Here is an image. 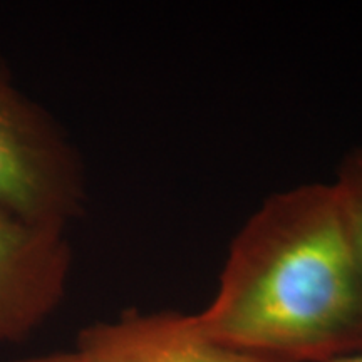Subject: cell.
Instances as JSON below:
<instances>
[{"label": "cell", "mask_w": 362, "mask_h": 362, "mask_svg": "<svg viewBox=\"0 0 362 362\" xmlns=\"http://www.w3.org/2000/svg\"><path fill=\"white\" fill-rule=\"evenodd\" d=\"M84 200L78 149L0 61V210L67 228Z\"/></svg>", "instance_id": "obj_2"}, {"label": "cell", "mask_w": 362, "mask_h": 362, "mask_svg": "<svg viewBox=\"0 0 362 362\" xmlns=\"http://www.w3.org/2000/svg\"><path fill=\"white\" fill-rule=\"evenodd\" d=\"M194 320L232 349L277 362L362 351V270L330 181L270 194L235 235Z\"/></svg>", "instance_id": "obj_1"}, {"label": "cell", "mask_w": 362, "mask_h": 362, "mask_svg": "<svg viewBox=\"0 0 362 362\" xmlns=\"http://www.w3.org/2000/svg\"><path fill=\"white\" fill-rule=\"evenodd\" d=\"M72 269L67 228L0 210V342H21L54 314Z\"/></svg>", "instance_id": "obj_3"}, {"label": "cell", "mask_w": 362, "mask_h": 362, "mask_svg": "<svg viewBox=\"0 0 362 362\" xmlns=\"http://www.w3.org/2000/svg\"><path fill=\"white\" fill-rule=\"evenodd\" d=\"M330 362H362V351H357V352H352V354L337 357V359H334Z\"/></svg>", "instance_id": "obj_7"}, {"label": "cell", "mask_w": 362, "mask_h": 362, "mask_svg": "<svg viewBox=\"0 0 362 362\" xmlns=\"http://www.w3.org/2000/svg\"><path fill=\"white\" fill-rule=\"evenodd\" d=\"M362 270V144L344 156L332 181Z\"/></svg>", "instance_id": "obj_5"}, {"label": "cell", "mask_w": 362, "mask_h": 362, "mask_svg": "<svg viewBox=\"0 0 362 362\" xmlns=\"http://www.w3.org/2000/svg\"><path fill=\"white\" fill-rule=\"evenodd\" d=\"M16 362H90L83 352L78 349L74 351H64V352H51V354H40L25 357V359L16 361Z\"/></svg>", "instance_id": "obj_6"}, {"label": "cell", "mask_w": 362, "mask_h": 362, "mask_svg": "<svg viewBox=\"0 0 362 362\" xmlns=\"http://www.w3.org/2000/svg\"><path fill=\"white\" fill-rule=\"evenodd\" d=\"M76 349L90 362H277L225 346L193 314L126 312L81 329Z\"/></svg>", "instance_id": "obj_4"}]
</instances>
